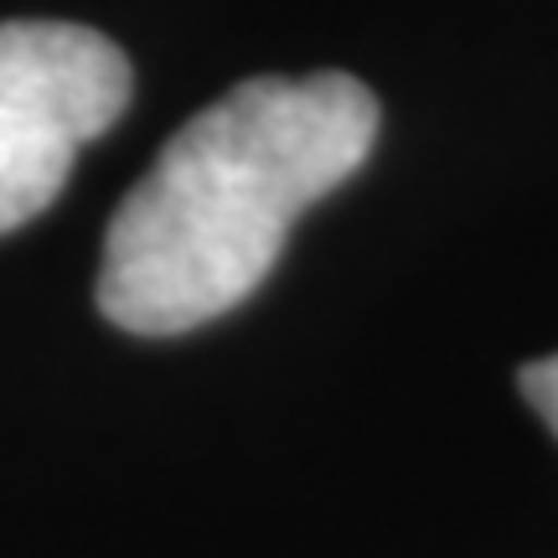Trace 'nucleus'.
Segmentation results:
<instances>
[{"mask_svg": "<svg viewBox=\"0 0 558 558\" xmlns=\"http://www.w3.org/2000/svg\"><path fill=\"white\" fill-rule=\"evenodd\" d=\"M522 393H527V403L538 409L543 424L558 435V352L522 367Z\"/></svg>", "mask_w": 558, "mask_h": 558, "instance_id": "nucleus-3", "label": "nucleus"}, {"mask_svg": "<svg viewBox=\"0 0 558 558\" xmlns=\"http://www.w3.org/2000/svg\"><path fill=\"white\" fill-rule=\"evenodd\" d=\"M130 104V62L94 26L0 21V233L47 213Z\"/></svg>", "mask_w": 558, "mask_h": 558, "instance_id": "nucleus-2", "label": "nucleus"}, {"mask_svg": "<svg viewBox=\"0 0 558 558\" xmlns=\"http://www.w3.org/2000/svg\"><path fill=\"white\" fill-rule=\"evenodd\" d=\"M378 99L352 73L248 78L181 124L109 218L99 311L135 337L228 316L275 269L300 213L357 171Z\"/></svg>", "mask_w": 558, "mask_h": 558, "instance_id": "nucleus-1", "label": "nucleus"}]
</instances>
